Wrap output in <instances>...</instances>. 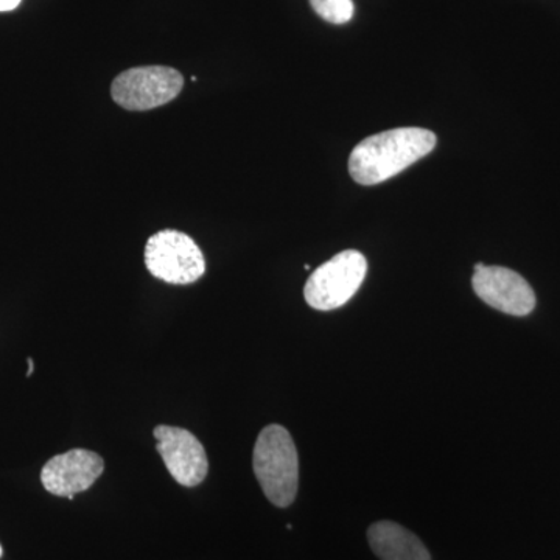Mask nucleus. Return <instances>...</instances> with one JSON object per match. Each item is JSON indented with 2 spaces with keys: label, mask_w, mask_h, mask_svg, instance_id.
Here are the masks:
<instances>
[{
  "label": "nucleus",
  "mask_w": 560,
  "mask_h": 560,
  "mask_svg": "<svg viewBox=\"0 0 560 560\" xmlns=\"http://www.w3.org/2000/svg\"><path fill=\"white\" fill-rule=\"evenodd\" d=\"M311 5L319 18L330 24H346L353 16L352 0H311Z\"/></svg>",
  "instance_id": "obj_10"
},
{
  "label": "nucleus",
  "mask_w": 560,
  "mask_h": 560,
  "mask_svg": "<svg viewBox=\"0 0 560 560\" xmlns=\"http://www.w3.org/2000/svg\"><path fill=\"white\" fill-rule=\"evenodd\" d=\"M147 270L156 279L173 285L197 282L206 271L200 246L179 231L158 232L147 242Z\"/></svg>",
  "instance_id": "obj_4"
},
{
  "label": "nucleus",
  "mask_w": 560,
  "mask_h": 560,
  "mask_svg": "<svg viewBox=\"0 0 560 560\" xmlns=\"http://www.w3.org/2000/svg\"><path fill=\"white\" fill-rule=\"evenodd\" d=\"M22 0H0V11H11L16 9Z\"/></svg>",
  "instance_id": "obj_11"
},
{
  "label": "nucleus",
  "mask_w": 560,
  "mask_h": 560,
  "mask_svg": "<svg viewBox=\"0 0 560 560\" xmlns=\"http://www.w3.org/2000/svg\"><path fill=\"white\" fill-rule=\"evenodd\" d=\"M158 452L173 478L186 488L201 485L208 477L209 460L205 447L190 431L160 425L153 431Z\"/></svg>",
  "instance_id": "obj_6"
},
{
  "label": "nucleus",
  "mask_w": 560,
  "mask_h": 560,
  "mask_svg": "<svg viewBox=\"0 0 560 560\" xmlns=\"http://www.w3.org/2000/svg\"><path fill=\"white\" fill-rule=\"evenodd\" d=\"M184 79L176 69L145 66L125 70L110 86L114 102L128 110L160 108L175 101L183 91Z\"/></svg>",
  "instance_id": "obj_5"
},
{
  "label": "nucleus",
  "mask_w": 560,
  "mask_h": 560,
  "mask_svg": "<svg viewBox=\"0 0 560 560\" xmlns=\"http://www.w3.org/2000/svg\"><path fill=\"white\" fill-rule=\"evenodd\" d=\"M105 463L97 453L73 448L47 460L40 471V482L51 495L73 500L102 477Z\"/></svg>",
  "instance_id": "obj_8"
},
{
  "label": "nucleus",
  "mask_w": 560,
  "mask_h": 560,
  "mask_svg": "<svg viewBox=\"0 0 560 560\" xmlns=\"http://www.w3.org/2000/svg\"><path fill=\"white\" fill-rule=\"evenodd\" d=\"M366 272V257L360 250H342L312 272L305 283V301L315 311L340 308L360 290Z\"/></svg>",
  "instance_id": "obj_3"
},
{
  "label": "nucleus",
  "mask_w": 560,
  "mask_h": 560,
  "mask_svg": "<svg viewBox=\"0 0 560 560\" xmlns=\"http://www.w3.org/2000/svg\"><path fill=\"white\" fill-rule=\"evenodd\" d=\"M254 474L275 506L289 508L300 485V458L289 431L278 423L260 431L253 455Z\"/></svg>",
  "instance_id": "obj_2"
},
{
  "label": "nucleus",
  "mask_w": 560,
  "mask_h": 560,
  "mask_svg": "<svg viewBox=\"0 0 560 560\" xmlns=\"http://www.w3.org/2000/svg\"><path fill=\"white\" fill-rule=\"evenodd\" d=\"M368 540L381 560H431L425 545L399 523H374L368 530Z\"/></svg>",
  "instance_id": "obj_9"
},
{
  "label": "nucleus",
  "mask_w": 560,
  "mask_h": 560,
  "mask_svg": "<svg viewBox=\"0 0 560 560\" xmlns=\"http://www.w3.org/2000/svg\"><path fill=\"white\" fill-rule=\"evenodd\" d=\"M33 371H35V363H33V360H32V359H28V372H27V377H31V375L33 374Z\"/></svg>",
  "instance_id": "obj_12"
},
{
  "label": "nucleus",
  "mask_w": 560,
  "mask_h": 560,
  "mask_svg": "<svg viewBox=\"0 0 560 560\" xmlns=\"http://www.w3.org/2000/svg\"><path fill=\"white\" fill-rule=\"evenodd\" d=\"M475 293L495 311L526 316L536 307V294L518 272L503 267H482L471 278Z\"/></svg>",
  "instance_id": "obj_7"
},
{
  "label": "nucleus",
  "mask_w": 560,
  "mask_h": 560,
  "mask_svg": "<svg viewBox=\"0 0 560 560\" xmlns=\"http://www.w3.org/2000/svg\"><path fill=\"white\" fill-rule=\"evenodd\" d=\"M436 142L434 132L415 127L370 136L350 153V176L361 186L385 183L430 154Z\"/></svg>",
  "instance_id": "obj_1"
},
{
  "label": "nucleus",
  "mask_w": 560,
  "mask_h": 560,
  "mask_svg": "<svg viewBox=\"0 0 560 560\" xmlns=\"http://www.w3.org/2000/svg\"><path fill=\"white\" fill-rule=\"evenodd\" d=\"M0 558H2V547H0Z\"/></svg>",
  "instance_id": "obj_13"
}]
</instances>
